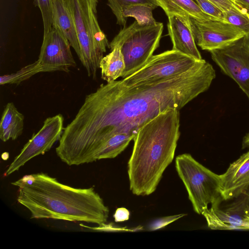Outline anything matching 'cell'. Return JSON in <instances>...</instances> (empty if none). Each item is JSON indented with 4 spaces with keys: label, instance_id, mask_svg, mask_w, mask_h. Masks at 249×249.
<instances>
[{
    "label": "cell",
    "instance_id": "obj_1",
    "mask_svg": "<svg viewBox=\"0 0 249 249\" xmlns=\"http://www.w3.org/2000/svg\"><path fill=\"white\" fill-rule=\"evenodd\" d=\"M215 70L204 59L188 71L164 80L127 86L122 80L102 84L87 95L73 119L64 128L58 148L76 164L91 163L99 147L112 136H134L165 110L181 109L206 91Z\"/></svg>",
    "mask_w": 249,
    "mask_h": 249
},
{
    "label": "cell",
    "instance_id": "obj_2",
    "mask_svg": "<svg viewBox=\"0 0 249 249\" xmlns=\"http://www.w3.org/2000/svg\"><path fill=\"white\" fill-rule=\"evenodd\" d=\"M18 188L17 200L32 219H53L106 224L109 209L92 187L64 184L44 173L26 175L11 182Z\"/></svg>",
    "mask_w": 249,
    "mask_h": 249
},
{
    "label": "cell",
    "instance_id": "obj_3",
    "mask_svg": "<svg viewBox=\"0 0 249 249\" xmlns=\"http://www.w3.org/2000/svg\"><path fill=\"white\" fill-rule=\"evenodd\" d=\"M179 110L168 108L144 124L133 141L127 163L129 188L138 196L156 190L172 162L180 136Z\"/></svg>",
    "mask_w": 249,
    "mask_h": 249
},
{
    "label": "cell",
    "instance_id": "obj_4",
    "mask_svg": "<svg viewBox=\"0 0 249 249\" xmlns=\"http://www.w3.org/2000/svg\"><path fill=\"white\" fill-rule=\"evenodd\" d=\"M65 1L75 23L80 49L79 59L88 76L94 79L104 53L109 48L97 19L98 0Z\"/></svg>",
    "mask_w": 249,
    "mask_h": 249
},
{
    "label": "cell",
    "instance_id": "obj_5",
    "mask_svg": "<svg viewBox=\"0 0 249 249\" xmlns=\"http://www.w3.org/2000/svg\"><path fill=\"white\" fill-rule=\"evenodd\" d=\"M163 29L161 22L142 25L135 20L128 26L124 27L113 38L109 43V48L120 45L124 58L123 79L147 63L159 46Z\"/></svg>",
    "mask_w": 249,
    "mask_h": 249
},
{
    "label": "cell",
    "instance_id": "obj_6",
    "mask_svg": "<svg viewBox=\"0 0 249 249\" xmlns=\"http://www.w3.org/2000/svg\"><path fill=\"white\" fill-rule=\"evenodd\" d=\"M175 167L196 213L202 214L209 204L222 200L220 175L212 171L188 153L176 158Z\"/></svg>",
    "mask_w": 249,
    "mask_h": 249
},
{
    "label": "cell",
    "instance_id": "obj_7",
    "mask_svg": "<svg viewBox=\"0 0 249 249\" xmlns=\"http://www.w3.org/2000/svg\"><path fill=\"white\" fill-rule=\"evenodd\" d=\"M199 61L178 51L168 50L153 55L142 68L122 80L127 86H134L164 80L188 71Z\"/></svg>",
    "mask_w": 249,
    "mask_h": 249
},
{
    "label": "cell",
    "instance_id": "obj_8",
    "mask_svg": "<svg viewBox=\"0 0 249 249\" xmlns=\"http://www.w3.org/2000/svg\"><path fill=\"white\" fill-rule=\"evenodd\" d=\"M213 61L226 75L249 95V34L223 48L210 52Z\"/></svg>",
    "mask_w": 249,
    "mask_h": 249
},
{
    "label": "cell",
    "instance_id": "obj_9",
    "mask_svg": "<svg viewBox=\"0 0 249 249\" xmlns=\"http://www.w3.org/2000/svg\"><path fill=\"white\" fill-rule=\"evenodd\" d=\"M64 120L63 115L60 114L46 118L42 127L24 145L4 175H10L33 158L49 151L61 138L65 128Z\"/></svg>",
    "mask_w": 249,
    "mask_h": 249
},
{
    "label": "cell",
    "instance_id": "obj_10",
    "mask_svg": "<svg viewBox=\"0 0 249 249\" xmlns=\"http://www.w3.org/2000/svg\"><path fill=\"white\" fill-rule=\"evenodd\" d=\"M220 202L211 205L202 213L213 230H249V188L224 208Z\"/></svg>",
    "mask_w": 249,
    "mask_h": 249
},
{
    "label": "cell",
    "instance_id": "obj_11",
    "mask_svg": "<svg viewBox=\"0 0 249 249\" xmlns=\"http://www.w3.org/2000/svg\"><path fill=\"white\" fill-rule=\"evenodd\" d=\"M189 22L196 44L209 52L227 47L245 35L228 22L192 18H189Z\"/></svg>",
    "mask_w": 249,
    "mask_h": 249
},
{
    "label": "cell",
    "instance_id": "obj_12",
    "mask_svg": "<svg viewBox=\"0 0 249 249\" xmlns=\"http://www.w3.org/2000/svg\"><path fill=\"white\" fill-rule=\"evenodd\" d=\"M71 46L62 32L53 26L50 32L43 36L38 60L44 65L54 68L57 71L69 72L70 67L76 66Z\"/></svg>",
    "mask_w": 249,
    "mask_h": 249
},
{
    "label": "cell",
    "instance_id": "obj_13",
    "mask_svg": "<svg viewBox=\"0 0 249 249\" xmlns=\"http://www.w3.org/2000/svg\"><path fill=\"white\" fill-rule=\"evenodd\" d=\"M222 200L233 199L249 188V150L232 162L220 175Z\"/></svg>",
    "mask_w": 249,
    "mask_h": 249
},
{
    "label": "cell",
    "instance_id": "obj_14",
    "mask_svg": "<svg viewBox=\"0 0 249 249\" xmlns=\"http://www.w3.org/2000/svg\"><path fill=\"white\" fill-rule=\"evenodd\" d=\"M167 29L173 47L172 50L191 56L196 60H201V55L197 49L189 19H185L176 15L168 17Z\"/></svg>",
    "mask_w": 249,
    "mask_h": 249
},
{
    "label": "cell",
    "instance_id": "obj_15",
    "mask_svg": "<svg viewBox=\"0 0 249 249\" xmlns=\"http://www.w3.org/2000/svg\"><path fill=\"white\" fill-rule=\"evenodd\" d=\"M53 26L58 28L69 40L78 58L80 49L74 20L65 0H52Z\"/></svg>",
    "mask_w": 249,
    "mask_h": 249
},
{
    "label": "cell",
    "instance_id": "obj_16",
    "mask_svg": "<svg viewBox=\"0 0 249 249\" xmlns=\"http://www.w3.org/2000/svg\"><path fill=\"white\" fill-rule=\"evenodd\" d=\"M168 17L176 15L185 19L190 18L199 20H216L205 13L195 0H155Z\"/></svg>",
    "mask_w": 249,
    "mask_h": 249
},
{
    "label": "cell",
    "instance_id": "obj_17",
    "mask_svg": "<svg viewBox=\"0 0 249 249\" xmlns=\"http://www.w3.org/2000/svg\"><path fill=\"white\" fill-rule=\"evenodd\" d=\"M24 120V115L18 111L14 103H7L0 122V140L3 142L16 140L23 132Z\"/></svg>",
    "mask_w": 249,
    "mask_h": 249
},
{
    "label": "cell",
    "instance_id": "obj_18",
    "mask_svg": "<svg viewBox=\"0 0 249 249\" xmlns=\"http://www.w3.org/2000/svg\"><path fill=\"white\" fill-rule=\"evenodd\" d=\"M110 50L111 52L104 56L100 63L101 78L107 83L122 77L125 68L121 46L116 45Z\"/></svg>",
    "mask_w": 249,
    "mask_h": 249
},
{
    "label": "cell",
    "instance_id": "obj_19",
    "mask_svg": "<svg viewBox=\"0 0 249 249\" xmlns=\"http://www.w3.org/2000/svg\"><path fill=\"white\" fill-rule=\"evenodd\" d=\"M107 4L116 17L117 24L125 26L127 18L137 10L148 6L158 7L155 0H107Z\"/></svg>",
    "mask_w": 249,
    "mask_h": 249
},
{
    "label": "cell",
    "instance_id": "obj_20",
    "mask_svg": "<svg viewBox=\"0 0 249 249\" xmlns=\"http://www.w3.org/2000/svg\"><path fill=\"white\" fill-rule=\"evenodd\" d=\"M134 137L133 135L126 133H120L112 136L96 150L92 157L91 162L116 157L127 147Z\"/></svg>",
    "mask_w": 249,
    "mask_h": 249
},
{
    "label": "cell",
    "instance_id": "obj_21",
    "mask_svg": "<svg viewBox=\"0 0 249 249\" xmlns=\"http://www.w3.org/2000/svg\"><path fill=\"white\" fill-rule=\"evenodd\" d=\"M55 71L57 70L54 68L44 65L37 60L33 63L23 67L15 73L0 76V84H19L38 73Z\"/></svg>",
    "mask_w": 249,
    "mask_h": 249
},
{
    "label": "cell",
    "instance_id": "obj_22",
    "mask_svg": "<svg viewBox=\"0 0 249 249\" xmlns=\"http://www.w3.org/2000/svg\"><path fill=\"white\" fill-rule=\"evenodd\" d=\"M34 4L37 6L41 13L43 27V36L51 30L53 24V7L52 0H34Z\"/></svg>",
    "mask_w": 249,
    "mask_h": 249
},
{
    "label": "cell",
    "instance_id": "obj_23",
    "mask_svg": "<svg viewBox=\"0 0 249 249\" xmlns=\"http://www.w3.org/2000/svg\"><path fill=\"white\" fill-rule=\"evenodd\" d=\"M228 23L231 24L243 31L245 35L249 34V17L236 11L224 12Z\"/></svg>",
    "mask_w": 249,
    "mask_h": 249
},
{
    "label": "cell",
    "instance_id": "obj_24",
    "mask_svg": "<svg viewBox=\"0 0 249 249\" xmlns=\"http://www.w3.org/2000/svg\"><path fill=\"white\" fill-rule=\"evenodd\" d=\"M201 9L206 14L216 19L228 22L224 12L209 0H195Z\"/></svg>",
    "mask_w": 249,
    "mask_h": 249
},
{
    "label": "cell",
    "instance_id": "obj_25",
    "mask_svg": "<svg viewBox=\"0 0 249 249\" xmlns=\"http://www.w3.org/2000/svg\"><path fill=\"white\" fill-rule=\"evenodd\" d=\"M224 12L233 11L249 16L247 11L238 0H209Z\"/></svg>",
    "mask_w": 249,
    "mask_h": 249
},
{
    "label": "cell",
    "instance_id": "obj_26",
    "mask_svg": "<svg viewBox=\"0 0 249 249\" xmlns=\"http://www.w3.org/2000/svg\"><path fill=\"white\" fill-rule=\"evenodd\" d=\"M184 215H185V214L183 213L166 216L158 219L149 225L148 229L150 231L160 230Z\"/></svg>",
    "mask_w": 249,
    "mask_h": 249
},
{
    "label": "cell",
    "instance_id": "obj_27",
    "mask_svg": "<svg viewBox=\"0 0 249 249\" xmlns=\"http://www.w3.org/2000/svg\"><path fill=\"white\" fill-rule=\"evenodd\" d=\"M130 212L124 207L118 208L113 214L114 221L116 222H121L126 221L129 218Z\"/></svg>",
    "mask_w": 249,
    "mask_h": 249
},
{
    "label": "cell",
    "instance_id": "obj_28",
    "mask_svg": "<svg viewBox=\"0 0 249 249\" xmlns=\"http://www.w3.org/2000/svg\"><path fill=\"white\" fill-rule=\"evenodd\" d=\"M249 100V95L247 96ZM249 148V132L245 136L242 142V148Z\"/></svg>",
    "mask_w": 249,
    "mask_h": 249
},
{
    "label": "cell",
    "instance_id": "obj_29",
    "mask_svg": "<svg viewBox=\"0 0 249 249\" xmlns=\"http://www.w3.org/2000/svg\"><path fill=\"white\" fill-rule=\"evenodd\" d=\"M243 8L247 11L249 16V0H238Z\"/></svg>",
    "mask_w": 249,
    "mask_h": 249
}]
</instances>
